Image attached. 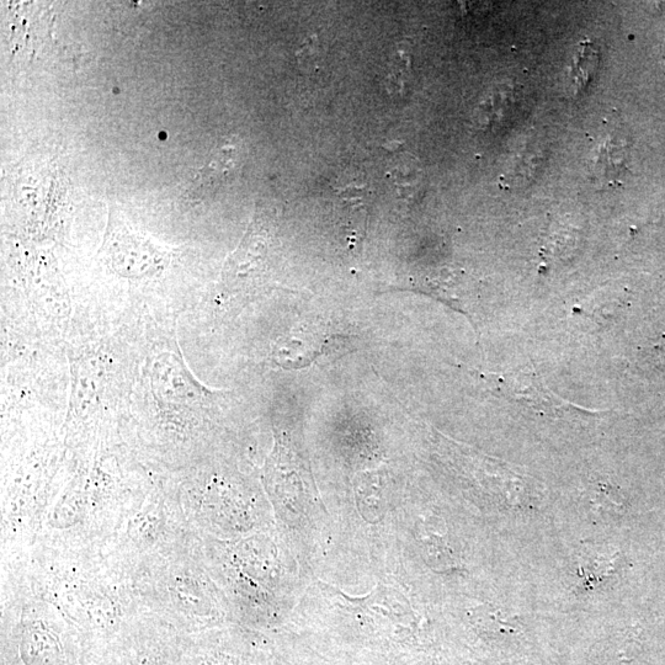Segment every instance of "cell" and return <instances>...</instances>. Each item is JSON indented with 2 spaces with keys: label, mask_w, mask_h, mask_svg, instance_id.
<instances>
[{
  "label": "cell",
  "mask_w": 665,
  "mask_h": 665,
  "mask_svg": "<svg viewBox=\"0 0 665 665\" xmlns=\"http://www.w3.org/2000/svg\"><path fill=\"white\" fill-rule=\"evenodd\" d=\"M497 383V390L503 396L519 401L526 404V406L534 409H540L542 412L547 413H563L579 412L582 408L568 403L555 395L544 383L535 379L531 375H526L524 372H510L508 376H500Z\"/></svg>",
  "instance_id": "cell-1"
},
{
  "label": "cell",
  "mask_w": 665,
  "mask_h": 665,
  "mask_svg": "<svg viewBox=\"0 0 665 665\" xmlns=\"http://www.w3.org/2000/svg\"><path fill=\"white\" fill-rule=\"evenodd\" d=\"M598 50L593 44H581L576 56H574L571 69L572 83L576 90H582L592 81L595 69L598 67Z\"/></svg>",
  "instance_id": "cell-2"
}]
</instances>
